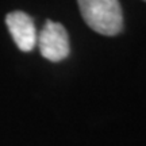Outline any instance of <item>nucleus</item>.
I'll return each mask as SVG.
<instances>
[{"label": "nucleus", "mask_w": 146, "mask_h": 146, "mask_svg": "<svg viewBox=\"0 0 146 146\" xmlns=\"http://www.w3.org/2000/svg\"><path fill=\"white\" fill-rule=\"evenodd\" d=\"M36 43L39 46L41 56L52 62H58L66 58L70 52L69 36L65 27L50 19L45 22Z\"/></svg>", "instance_id": "2"}, {"label": "nucleus", "mask_w": 146, "mask_h": 146, "mask_svg": "<svg viewBox=\"0 0 146 146\" xmlns=\"http://www.w3.org/2000/svg\"><path fill=\"white\" fill-rule=\"evenodd\" d=\"M5 25L16 46L22 52H31L36 45V30L31 16L23 11H12L5 16Z\"/></svg>", "instance_id": "3"}, {"label": "nucleus", "mask_w": 146, "mask_h": 146, "mask_svg": "<svg viewBox=\"0 0 146 146\" xmlns=\"http://www.w3.org/2000/svg\"><path fill=\"white\" fill-rule=\"evenodd\" d=\"M81 16L94 31L103 35H116L123 29V14L118 0H80Z\"/></svg>", "instance_id": "1"}]
</instances>
